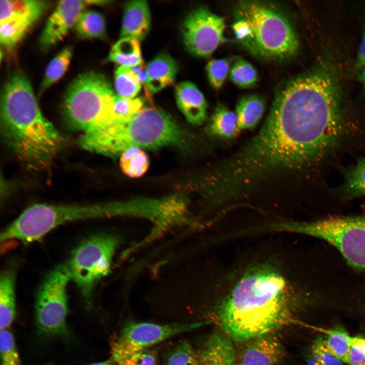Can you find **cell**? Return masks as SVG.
I'll return each mask as SVG.
<instances>
[{
  "label": "cell",
  "mask_w": 365,
  "mask_h": 365,
  "mask_svg": "<svg viewBox=\"0 0 365 365\" xmlns=\"http://www.w3.org/2000/svg\"><path fill=\"white\" fill-rule=\"evenodd\" d=\"M364 65H365V31L362 36L356 60V65L357 67L360 68Z\"/></svg>",
  "instance_id": "39"
},
{
  "label": "cell",
  "mask_w": 365,
  "mask_h": 365,
  "mask_svg": "<svg viewBox=\"0 0 365 365\" xmlns=\"http://www.w3.org/2000/svg\"><path fill=\"white\" fill-rule=\"evenodd\" d=\"M72 55L71 48L67 47L60 51L49 63L41 84L39 93H43L58 81L66 71Z\"/></svg>",
  "instance_id": "25"
},
{
  "label": "cell",
  "mask_w": 365,
  "mask_h": 365,
  "mask_svg": "<svg viewBox=\"0 0 365 365\" xmlns=\"http://www.w3.org/2000/svg\"><path fill=\"white\" fill-rule=\"evenodd\" d=\"M209 131L224 139L235 137L239 133L235 113L223 104L218 105L212 116Z\"/></svg>",
  "instance_id": "22"
},
{
  "label": "cell",
  "mask_w": 365,
  "mask_h": 365,
  "mask_svg": "<svg viewBox=\"0 0 365 365\" xmlns=\"http://www.w3.org/2000/svg\"><path fill=\"white\" fill-rule=\"evenodd\" d=\"M348 364L365 365V337H352Z\"/></svg>",
  "instance_id": "37"
},
{
  "label": "cell",
  "mask_w": 365,
  "mask_h": 365,
  "mask_svg": "<svg viewBox=\"0 0 365 365\" xmlns=\"http://www.w3.org/2000/svg\"><path fill=\"white\" fill-rule=\"evenodd\" d=\"M264 98L257 94H250L241 97L236 106L239 131L255 128L262 119L265 110Z\"/></svg>",
  "instance_id": "20"
},
{
  "label": "cell",
  "mask_w": 365,
  "mask_h": 365,
  "mask_svg": "<svg viewBox=\"0 0 365 365\" xmlns=\"http://www.w3.org/2000/svg\"><path fill=\"white\" fill-rule=\"evenodd\" d=\"M202 324V322L158 324L128 321L111 345V357L118 363L168 338L190 332Z\"/></svg>",
  "instance_id": "10"
},
{
  "label": "cell",
  "mask_w": 365,
  "mask_h": 365,
  "mask_svg": "<svg viewBox=\"0 0 365 365\" xmlns=\"http://www.w3.org/2000/svg\"><path fill=\"white\" fill-rule=\"evenodd\" d=\"M178 69L177 63L168 54L161 53L156 56L145 67L150 92L156 93L172 84Z\"/></svg>",
  "instance_id": "17"
},
{
  "label": "cell",
  "mask_w": 365,
  "mask_h": 365,
  "mask_svg": "<svg viewBox=\"0 0 365 365\" xmlns=\"http://www.w3.org/2000/svg\"><path fill=\"white\" fill-rule=\"evenodd\" d=\"M358 79L365 90V65L359 68Z\"/></svg>",
  "instance_id": "41"
},
{
  "label": "cell",
  "mask_w": 365,
  "mask_h": 365,
  "mask_svg": "<svg viewBox=\"0 0 365 365\" xmlns=\"http://www.w3.org/2000/svg\"><path fill=\"white\" fill-rule=\"evenodd\" d=\"M324 337L329 350L343 362L348 363L352 337L342 326L337 325L326 332Z\"/></svg>",
  "instance_id": "26"
},
{
  "label": "cell",
  "mask_w": 365,
  "mask_h": 365,
  "mask_svg": "<svg viewBox=\"0 0 365 365\" xmlns=\"http://www.w3.org/2000/svg\"><path fill=\"white\" fill-rule=\"evenodd\" d=\"M118 215V203L88 205L37 204L25 209L1 233V240L36 241L65 223Z\"/></svg>",
  "instance_id": "6"
},
{
  "label": "cell",
  "mask_w": 365,
  "mask_h": 365,
  "mask_svg": "<svg viewBox=\"0 0 365 365\" xmlns=\"http://www.w3.org/2000/svg\"><path fill=\"white\" fill-rule=\"evenodd\" d=\"M74 27L77 34L84 39L101 38L105 35L104 17L95 11H84L79 17Z\"/></svg>",
  "instance_id": "23"
},
{
  "label": "cell",
  "mask_w": 365,
  "mask_h": 365,
  "mask_svg": "<svg viewBox=\"0 0 365 365\" xmlns=\"http://www.w3.org/2000/svg\"><path fill=\"white\" fill-rule=\"evenodd\" d=\"M108 1L71 0L58 2L48 18L41 34V47L48 49L61 41L69 30L75 26L79 17L86 7L91 5H103Z\"/></svg>",
  "instance_id": "12"
},
{
  "label": "cell",
  "mask_w": 365,
  "mask_h": 365,
  "mask_svg": "<svg viewBox=\"0 0 365 365\" xmlns=\"http://www.w3.org/2000/svg\"><path fill=\"white\" fill-rule=\"evenodd\" d=\"M258 78V74L255 67L249 62L242 58L235 61L229 72L230 81L242 88H247L255 85Z\"/></svg>",
  "instance_id": "30"
},
{
  "label": "cell",
  "mask_w": 365,
  "mask_h": 365,
  "mask_svg": "<svg viewBox=\"0 0 365 365\" xmlns=\"http://www.w3.org/2000/svg\"><path fill=\"white\" fill-rule=\"evenodd\" d=\"M119 238L98 234L83 240L72 252L67 265L70 279L77 284L87 303L97 282L110 272Z\"/></svg>",
  "instance_id": "8"
},
{
  "label": "cell",
  "mask_w": 365,
  "mask_h": 365,
  "mask_svg": "<svg viewBox=\"0 0 365 365\" xmlns=\"http://www.w3.org/2000/svg\"><path fill=\"white\" fill-rule=\"evenodd\" d=\"M1 101L2 130L13 153L28 168L48 166L63 139L42 114L27 79L20 74L12 76L4 86Z\"/></svg>",
  "instance_id": "2"
},
{
  "label": "cell",
  "mask_w": 365,
  "mask_h": 365,
  "mask_svg": "<svg viewBox=\"0 0 365 365\" xmlns=\"http://www.w3.org/2000/svg\"><path fill=\"white\" fill-rule=\"evenodd\" d=\"M47 2L38 0H1L0 23L13 19H25L36 22L47 8Z\"/></svg>",
  "instance_id": "18"
},
{
  "label": "cell",
  "mask_w": 365,
  "mask_h": 365,
  "mask_svg": "<svg viewBox=\"0 0 365 365\" xmlns=\"http://www.w3.org/2000/svg\"><path fill=\"white\" fill-rule=\"evenodd\" d=\"M149 160L141 148L130 147L120 155V164L123 172L130 177L142 176L149 167Z\"/></svg>",
  "instance_id": "24"
},
{
  "label": "cell",
  "mask_w": 365,
  "mask_h": 365,
  "mask_svg": "<svg viewBox=\"0 0 365 365\" xmlns=\"http://www.w3.org/2000/svg\"><path fill=\"white\" fill-rule=\"evenodd\" d=\"M16 270L13 267L5 269L0 279V328H8L16 313L15 283Z\"/></svg>",
  "instance_id": "19"
},
{
  "label": "cell",
  "mask_w": 365,
  "mask_h": 365,
  "mask_svg": "<svg viewBox=\"0 0 365 365\" xmlns=\"http://www.w3.org/2000/svg\"><path fill=\"white\" fill-rule=\"evenodd\" d=\"M230 60L228 58L214 59L210 60L206 66V71L210 85L218 90L224 85L230 69Z\"/></svg>",
  "instance_id": "33"
},
{
  "label": "cell",
  "mask_w": 365,
  "mask_h": 365,
  "mask_svg": "<svg viewBox=\"0 0 365 365\" xmlns=\"http://www.w3.org/2000/svg\"><path fill=\"white\" fill-rule=\"evenodd\" d=\"M114 81L117 95L120 97L134 98L140 90L141 84L130 67L120 66L115 71Z\"/></svg>",
  "instance_id": "28"
},
{
  "label": "cell",
  "mask_w": 365,
  "mask_h": 365,
  "mask_svg": "<svg viewBox=\"0 0 365 365\" xmlns=\"http://www.w3.org/2000/svg\"><path fill=\"white\" fill-rule=\"evenodd\" d=\"M175 97L179 109L190 123L200 125L206 120L207 101L194 84L183 82L177 84Z\"/></svg>",
  "instance_id": "14"
},
{
  "label": "cell",
  "mask_w": 365,
  "mask_h": 365,
  "mask_svg": "<svg viewBox=\"0 0 365 365\" xmlns=\"http://www.w3.org/2000/svg\"><path fill=\"white\" fill-rule=\"evenodd\" d=\"M106 60L128 67L143 64L139 41L132 38H121L112 47Z\"/></svg>",
  "instance_id": "21"
},
{
  "label": "cell",
  "mask_w": 365,
  "mask_h": 365,
  "mask_svg": "<svg viewBox=\"0 0 365 365\" xmlns=\"http://www.w3.org/2000/svg\"><path fill=\"white\" fill-rule=\"evenodd\" d=\"M235 15L251 26L259 57L283 61L298 52L299 41L293 24L274 5L259 1H240L236 4Z\"/></svg>",
  "instance_id": "5"
},
{
  "label": "cell",
  "mask_w": 365,
  "mask_h": 365,
  "mask_svg": "<svg viewBox=\"0 0 365 365\" xmlns=\"http://www.w3.org/2000/svg\"><path fill=\"white\" fill-rule=\"evenodd\" d=\"M306 363L307 365H321L318 359L310 352L307 356Z\"/></svg>",
  "instance_id": "40"
},
{
  "label": "cell",
  "mask_w": 365,
  "mask_h": 365,
  "mask_svg": "<svg viewBox=\"0 0 365 365\" xmlns=\"http://www.w3.org/2000/svg\"><path fill=\"white\" fill-rule=\"evenodd\" d=\"M287 284L267 264L248 269L215 308L220 326L236 341L269 333L288 318L291 300Z\"/></svg>",
  "instance_id": "1"
},
{
  "label": "cell",
  "mask_w": 365,
  "mask_h": 365,
  "mask_svg": "<svg viewBox=\"0 0 365 365\" xmlns=\"http://www.w3.org/2000/svg\"><path fill=\"white\" fill-rule=\"evenodd\" d=\"M164 365H199L196 350L187 340H182L163 353Z\"/></svg>",
  "instance_id": "29"
},
{
  "label": "cell",
  "mask_w": 365,
  "mask_h": 365,
  "mask_svg": "<svg viewBox=\"0 0 365 365\" xmlns=\"http://www.w3.org/2000/svg\"><path fill=\"white\" fill-rule=\"evenodd\" d=\"M143 100L141 98H124L117 94L114 104L116 123L130 120L143 108Z\"/></svg>",
  "instance_id": "32"
},
{
  "label": "cell",
  "mask_w": 365,
  "mask_h": 365,
  "mask_svg": "<svg viewBox=\"0 0 365 365\" xmlns=\"http://www.w3.org/2000/svg\"><path fill=\"white\" fill-rule=\"evenodd\" d=\"M184 141L182 131L169 114L149 107L128 121L112 126L100 140L96 153L114 157L130 147L156 149L182 145Z\"/></svg>",
  "instance_id": "4"
},
{
  "label": "cell",
  "mask_w": 365,
  "mask_h": 365,
  "mask_svg": "<svg viewBox=\"0 0 365 365\" xmlns=\"http://www.w3.org/2000/svg\"><path fill=\"white\" fill-rule=\"evenodd\" d=\"M151 13L145 1H132L125 6L122 19L121 38H132L142 40L151 26Z\"/></svg>",
  "instance_id": "16"
},
{
  "label": "cell",
  "mask_w": 365,
  "mask_h": 365,
  "mask_svg": "<svg viewBox=\"0 0 365 365\" xmlns=\"http://www.w3.org/2000/svg\"><path fill=\"white\" fill-rule=\"evenodd\" d=\"M199 365H234L236 352L230 339L219 333L208 336L196 349Z\"/></svg>",
  "instance_id": "15"
},
{
  "label": "cell",
  "mask_w": 365,
  "mask_h": 365,
  "mask_svg": "<svg viewBox=\"0 0 365 365\" xmlns=\"http://www.w3.org/2000/svg\"><path fill=\"white\" fill-rule=\"evenodd\" d=\"M0 351L2 365H21L13 335L8 328L1 330Z\"/></svg>",
  "instance_id": "35"
},
{
  "label": "cell",
  "mask_w": 365,
  "mask_h": 365,
  "mask_svg": "<svg viewBox=\"0 0 365 365\" xmlns=\"http://www.w3.org/2000/svg\"><path fill=\"white\" fill-rule=\"evenodd\" d=\"M116 96L106 78L95 71L79 75L69 85L62 110L69 126L81 132L79 143L84 150L94 152L101 138L116 123Z\"/></svg>",
  "instance_id": "3"
},
{
  "label": "cell",
  "mask_w": 365,
  "mask_h": 365,
  "mask_svg": "<svg viewBox=\"0 0 365 365\" xmlns=\"http://www.w3.org/2000/svg\"><path fill=\"white\" fill-rule=\"evenodd\" d=\"M234 365H244L242 362L235 363Z\"/></svg>",
  "instance_id": "43"
},
{
  "label": "cell",
  "mask_w": 365,
  "mask_h": 365,
  "mask_svg": "<svg viewBox=\"0 0 365 365\" xmlns=\"http://www.w3.org/2000/svg\"><path fill=\"white\" fill-rule=\"evenodd\" d=\"M35 22L25 19H13L0 23V42L5 48L11 49L23 38Z\"/></svg>",
  "instance_id": "27"
},
{
  "label": "cell",
  "mask_w": 365,
  "mask_h": 365,
  "mask_svg": "<svg viewBox=\"0 0 365 365\" xmlns=\"http://www.w3.org/2000/svg\"><path fill=\"white\" fill-rule=\"evenodd\" d=\"M157 355L149 349L137 352L116 363V365H156Z\"/></svg>",
  "instance_id": "38"
},
{
  "label": "cell",
  "mask_w": 365,
  "mask_h": 365,
  "mask_svg": "<svg viewBox=\"0 0 365 365\" xmlns=\"http://www.w3.org/2000/svg\"><path fill=\"white\" fill-rule=\"evenodd\" d=\"M88 365H116V362L110 357L108 359L100 362L89 364Z\"/></svg>",
  "instance_id": "42"
},
{
  "label": "cell",
  "mask_w": 365,
  "mask_h": 365,
  "mask_svg": "<svg viewBox=\"0 0 365 365\" xmlns=\"http://www.w3.org/2000/svg\"><path fill=\"white\" fill-rule=\"evenodd\" d=\"M232 28L239 44L252 54L259 57L254 33L249 23L242 18L236 17Z\"/></svg>",
  "instance_id": "34"
},
{
  "label": "cell",
  "mask_w": 365,
  "mask_h": 365,
  "mask_svg": "<svg viewBox=\"0 0 365 365\" xmlns=\"http://www.w3.org/2000/svg\"><path fill=\"white\" fill-rule=\"evenodd\" d=\"M310 353L318 359L321 365H344V363L327 348L322 336H318L314 340Z\"/></svg>",
  "instance_id": "36"
},
{
  "label": "cell",
  "mask_w": 365,
  "mask_h": 365,
  "mask_svg": "<svg viewBox=\"0 0 365 365\" xmlns=\"http://www.w3.org/2000/svg\"><path fill=\"white\" fill-rule=\"evenodd\" d=\"M70 279L67 265H59L46 275L38 291L35 321L38 330L44 335L61 337L68 333L66 288Z\"/></svg>",
  "instance_id": "9"
},
{
  "label": "cell",
  "mask_w": 365,
  "mask_h": 365,
  "mask_svg": "<svg viewBox=\"0 0 365 365\" xmlns=\"http://www.w3.org/2000/svg\"><path fill=\"white\" fill-rule=\"evenodd\" d=\"M279 232L304 234L324 240L353 268L365 270V216L333 217L313 222H279Z\"/></svg>",
  "instance_id": "7"
},
{
  "label": "cell",
  "mask_w": 365,
  "mask_h": 365,
  "mask_svg": "<svg viewBox=\"0 0 365 365\" xmlns=\"http://www.w3.org/2000/svg\"><path fill=\"white\" fill-rule=\"evenodd\" d=\"M225 28L224 17L203 7L194 9L180 26L186 49L197 57L209 56L220 45L228 42L224 35Z\"/></svg>",
  "instance_id": "11"
},
{
  "label": "cell",
  "mask_w": 365,
  "mask_h": 365,
  "mask_svg": "<svg viewBox=\"0 0 365 365\" xmlns=\"http://www.w3.org/2000/svg\"><path fill=\"white\" fill-rule=\"evenodd\" d=\"M344 189L349 196H365V157L360 159L346 174Z\"/></svg>",
  "instance_id": "31"
},
{
  "label": "cell",
  "mask_w": 365,
  "mask_h": 365,
  "mask_svg": "<svg viewBox=\"0 0 365 365\" xmlns=\"http://www.w3.org/2000/svg\"><path fill=\"white\" fill-rule=\"evenodd\" d=\"M284 354L278 340L266 333L251 339L244 350L242 362L244 365H276Z\"/></svg>",
  "instance_id": "13"
}]
</instances>
